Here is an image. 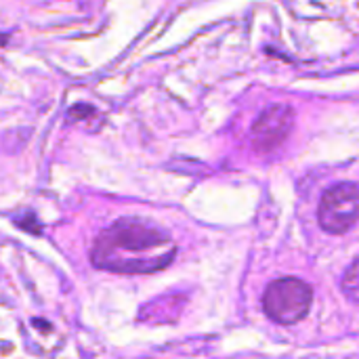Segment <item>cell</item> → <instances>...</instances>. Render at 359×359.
<instances>
[{
  "label": "cell",
  "instance_id": "obj_1",
  "mask_svg": "<svg viewBox=\"0 0 359 359\" xmlns=\"http://www.w3.org/2000/svg\"><path fill=\"white\" fill-rule=\"evenodd\" d=\"M177 257V246L158 223L122 217L101 229L90 248L97 269L122 276H147L166 269Z\"/></svg>",
  "mask_w": 359,
  "mask_h": 359
},
{
  "label": "cell",
  "instance_id": "obj_2",
  "mask_svg": "<svg viewBox=\"0 0 359 359\" xmlns=\"http://www.w3.org/2000/svg\"><path fill=\"white\" fill-rule=\"evenodd\" d=\"M313 305V290L299 278L273 280L263 294V311L282 326H294L305 320Z\"/></svg>",
  "mask_w": 359,
  "mask_h": 359
},
{
  "label": "cell",
  "instance_id": "obj_3",
  "mask_svg": "<svg viewBox=\"0 0 359 359\" xmlns=\"http://www.w3.org/2000/svg\"><path fill=\"white\" fill-rule=\"evenodd\" d=\"M320 227L328 233L341 236L359 223V187L343 181L328 187L318 208Z\"/></svg>",
  "mask_w": 359,
  "mask_h": 359
},
{
  "label": "cell",
  "instance_id": "obj_4",
  "mask_svg": "<svg viewBox=\"0 0 359 359\" xmlns=\"http://www.w3.org/2000/svg\"><path fill=\"white\" fill-rule=\"evenodd\" d=\"M294 126V109L284 103L265 107L252 124V145L257 151H273L280 147Z\"/></svg>",
  "mask_w": 359,
  "mask_h": 359
},
{
  "label": "cell",
  "instance_id": "obj_5",
  "mask_svg": "<svg viewBox=\"0 0 359 359\" xmlns=\"http://www.w3.org/2000/svg\"><path fill=\"white\" fill-rule=\"evenodd\" d=\"M341 290L351 303L359 305V257L345 269L341 278Z\"/></svg>",
  "mask_w": 359,
  "mask_h": 359
}]
</instances>
